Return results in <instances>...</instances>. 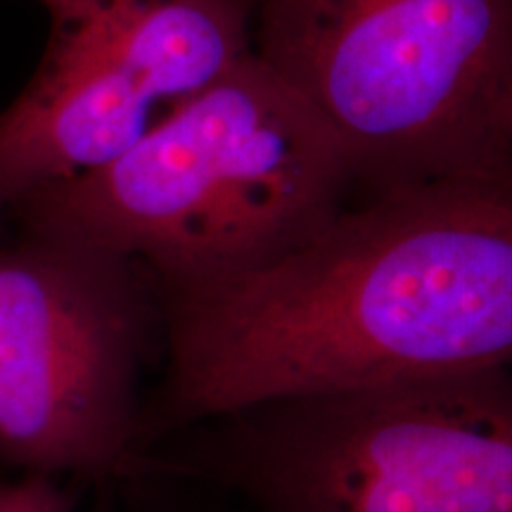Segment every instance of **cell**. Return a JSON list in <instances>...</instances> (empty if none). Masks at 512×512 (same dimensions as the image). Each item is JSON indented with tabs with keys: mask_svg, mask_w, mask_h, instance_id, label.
I'll use <instances>...</instances> for the list:
<instances>
[{
	"mask_svg": "<svg viewBox=\"0 0 512 512\" xmlns=\"http://www.w3.org/2000/svg\"><path fill=\"white\" fill-rule=\"evenodd\" d=\"M0 512H72L53 477L29 475L0 484Z\"/></svg>",
	"mask_w": 512,
	"mask_h": 512,
	"instance_id": "7",
	"label": "cell"
},
{
	"mask_svg": "<svg viewBox=\"0 0 512 512\" xmlns=\"http://www.w3.org/2000/svg\"><path fill=\"white\" fill-rule=\"evenodd\" d=\"M190 458L256 512H512V368L256 403Z\"/></svg>",
	"mask_w": 512,
	"mask_h": 512,
	"instance_id": "4",
	"label": "cell"
},
{
	"mask_svg": "<svg viewBox=\"0 0 512 512\" xmlns=\"http://www.w3.org/2000/svg\"><path fill=\"white\" fill-rule=\"evenodd\" d=\"M354 200L342 147L252 53L126 155L38 192L10 219L128 256L157 287H181L278 259Z\"/></svg>",
	"mask_w": 512,
	"mask_h": 512,
	"instance_id": "2",
	"label": "cell"
},
{
	"mask_svg": "<svg viewBox=\"0 0 512 512\" xmlns=\"http://www.w3.org/2000/svg\"><path fill=\"white\" fill-rule=\"evenodd\" d=\"M48 43L0 110V221L126 155L254 53L249 0H36Z\"/></svg>",
	"mask_w": 512,
	"mask_h": 512,
	"instance_id": "6",
	"label": "cell"
},
{
	"mask_svg": "<svg viewBox=\"0 0 512 512\" xmlns=\"http://www.w3.org/2000/svg\"><path fill=\"white\" fill-rule=\"evenodd\" d=\"M155 332L162 309L143 264L19 228L0 245V460L48 477L121 470Z\"/></svg>",
	"mask_w": 512,
	"mask_h": 512,
	"instance_id": "5",
	"label": "cell"
},
{
	"mask_svg": "<svg viewBox=\"0 0 512 512\" xmlns=\"http://www.w3.org/2000/svg\"><path fill=\"white\" fill-rule=\"evenodd\" d=\"M254 53L323 121L356 200L512 188V0H249Z\"/></svg>",
	"mask_w": 512,
	"mask_h": 512,
	"instance_id": "3",
	"label": "cell"
},
{
	"mask_svg": "<svg viewBox=\"0 0 512 512\" xmlns=\"http://www.w3.org/2000/svg\"><path fill=\"white\" fill-rule=\"evenodd\" d=\"M157 297L166 375L140 437L264 401L512 368V188L363 197L264 266Z\"/></svg>",
	"mask_w": 512,
	"mask_h": 512,
	"instance_id": "1",
	"label": "cell"
}]
</instances>
